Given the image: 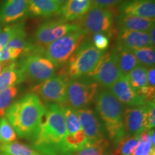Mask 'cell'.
<instances>
[{"mask_svg":"<svg viewBox=\"0 0 155 155\" xmlns=\"http://www.w3.org/2000/svg\"><path fill=\"white\" fill-rule=\"evenodd\" d=\"M25 78L32 83H40L53 77L58 68L42 54L25 56L19 62Z\"/></svg>","mask_w":155,"mask_h":155,"instance_id":"8","label":"cell"},{"mask_svg":"<svg viewBox=\"0 0 155 155\" xmlns=\"http://www.w3.org/2000/svg\"><path fill=\"white\" fill-rule=\"evenodd\" d=\"M147 84L152 88H155V68L150 67L147 70Z\"/></svg>","mask_w":155,"mask_h":155,"instance_id":"36","label":"cell"},{"mask_svg":"<svg viewBox=\"0 0 155 155\" xmlns=\"http://www.w3.org/2000/svg\"><path fill=\"white\" fill-rule=\"evenodd\" d=\"M91 5V0H68L61 7V15L66 22L77 20L86 14Z\"/></svg>","mask_w":155,"mask_h":155,"instance_id":"22","label":"cell"},{"mask_svg":"<svg viewBox=\"0 0 155 155\" xmlns=\"http://www.w3.org/2000/svg\"><path fill=\"white\" fill-rule=\"evenodd\" d=\"M25 30V23L16 22L9 25L0 30V51L8 44L13 38Z\"/></svg>","mask_w":155,"mask_h":155,"instance_id":"28","label":"cell"},{"mask_svg":"<svg viewBox=\"0 0 155 155\" xmlns=\"http://www.w3.org/2000/svg\"><path fill=\"white\" fill-rule=\"evenodd\" d=\"M61 7L55 0H28V15L35 17H50L61 15Z\"/></svg>","mask_w":155,"mask_h":155,"instance_id":"19","label":"cell"},{"mask_svg":"<svg viewBox=\"0 0 155 155\" xmlns=\"http://www.w3.org/2000/svg\"><path fill=\"white\" fill-rule=\"evenodd\" d=\"M93 5L98 7L111 8L123 2L124 0H91Z\"/></svg>","mask_w":155,"mask_h":155,"instance_id":"35","label":"cell"},{"mask_svg":"<svg viewBox=\"0 0 155 155\" xmlns=\"http://www.w3.org/2000/svg\"><path fill=\"white\" fill-rule=\"evenodd\" d=\"M113 50L115 53L116 61L121 75H128L134 68L140 64L131 50L119 45H117Z\"/></svg>","mask_w":155,"mask_h":155,"instance_id":"23","label":"cell"},{"mask_svg":"<svg viewBox=\"0 0 155 155\" xmlns=\"http://www.w3.org/2000/svg\"><path fill=\"white\" fill-rule=\"evenodd\" d=\"M17 135L9 122L4 116L0 119V141L1 142L9 143L15 141Z\"/></svg>","mask_w":155,"mask_h":155,"instance_id":"32","label":"cell"},{"mask_svg":"<svg viewBox=\"0 0 155 155\" xmlns=\"http://www.w3.org/2000/svg\"><path fill=\"white\" fill-rule=\"evenodd\" d=\"M139 142V137L126 134L116 145L111 153L114 155H132Z\"/></svg>","mask_w":155,"mask_h":155,"instance_id":"27","label":"cell"},{"mask_svg":"<svg viewBox=\"0 0 155 155\" xmlns=\"http://www.w3.org/2000/svg\"><path fill=\"white\" fill-rule=\"evenodd\" d=\"M114 14L110 8L91 5L88 11L77 19L75 25L85 35L104 33L111 38L117 30L114 29Z\"/></svg>","mask_w":155,"mask_h":155,"instance_id":"5","label":"cell"},{"mask_svg":"<svg viewBox=\"0 0 155 155\" xmlns=\"http://www.w3.org/2000/svg\"><path fill=\"white\" fill-rule=\"evenodd\" d=\"M25 80L18 61L11 62L3 68L0 74V92L9 87L17 86Z\"/></svg>","mask_w":155,"mask_h":155,"instance_id":"20","label":"cell"},{"mask_svg":"<svg viewBox=\"0 0 155 155\" xmlns=\"http://www.w3.org/2000/svg\"><path fill=\"white\" fill-rule=\"evenodd\" d=\"M108 155H114V154H113L112 153H111V154H108Z\"/></svg>","mask_w":155,"mask_h":155,"instance_id":"43","label":"cell"},{"mask_svg":"<svg viewBox=\"0 0 155 155\" xmlns=\"http://www.w3.org/2000/svg\"><path fill=\"white\" fill-rule=\"evenodd\" d=\"M69 155H70V154H69Z\"/></svg>","mask_w":155,"mask_h":155,"instance_id":"45","label":"cell"},{"mask_svg":"<svg viewBox=\"0 0 155 155\" xmlns=\"http://www.w3.org/2000/svg\"><path fill=\"white\" fill-rule=\"evenodd\" d=\"M1 23H2V18H1V13H0V30H1Z\"/></svg>","mask_w":155,"mask_h":155,"instance_id":"41","label":"cell"},{"mask_svg":"<svg viewBox=\"0 0 155 155\" xmlns=\"http://www.w3.org/2000/svg\"><path fill=\"white\" fill-rule=\"evenodd\" d=\"M109 91L121 104H124L128 107L141 106L146 104L144 98L131 86L127 75H122L109 88Z\"/></svg>","mask_w":155,"mask_h":155,"instance_id":"14","label":"cell"},{"mask_svg":"<svg viewBox=\"0 0 155 155\" xmlns=\"http://www.w3.org/2000/svg\"><path fill=\"white\" fill-rule=\"evenodd\" d=\"M117 45L129 50L137 49L150 45L149 33L147 32L119 29L116 32Z\"/></svg>","mask_w":155,"mask_h":155,"instance_id":"18","label":"cell"},{"mask_svg":"<svg viewBox=\"0 0 155 155\" xmlns=\"http://www.w3.org/2000/svg\"><path fill=\"white\" fill-rule=\"evenodd\" d=\"M46 112V105L31 92L25 94L9 106L5 118L19 137L34 140Z\"/></svg>","mask_w":155,"mask_h":155,"instance_id":"1","label":"cell"},{"mask_svg":"<svg viewBox=\"0 0 155 155\" xmlns=\"http://www.w3.org/2000/svg\"><path fill=\"white\" fill-rule=\"evenodd\" d=\"M100 86L88 76L70 80L66 91V104L75 110L88 108L100 91Z\"/></svg>","mask_w":155,"mask_h":155,"instance_id":"6","label":"cell"},{"mask_svg":"<svg viewBox=\"0 0 155 155\" xmlns=\"http://www.w3.org/2000/svg\"><path fill=\"white\" fill-rule=\"evenodd\" d=\"M151 132L152 129L145 130L138 136V144L132 155H150L152 150H155L154 147L152 146Z\"/></svg>","mask_w":155,"mask_h":155,"instance_id":"30","label":"cell"},{"mask_svg":"<svg viewBox=\"0 0 155 155\" xmlns=\"http://www.w3.org/2000/svg\"><path fill=\"white\" fill-rule=\"evenodd\" d=\"M109 147L110 141L108 138L105 137L88 144L81 150L71 153L70 155H108V150Z\"/></svg>","mask_w":155,"mask_h":155,"instance_id":"24","label":"cell"},{"mask_svg":"<svg viewBox=\"0 0 155 155\" xmlns=\"http://www.w3.org/2000/svg\"><path fill=\"white\" fill-rule=\"evenodd\" d=\"M5 67V66H3L2 65H0V74H1V73H2V70H3V68Z\"/></svg>","mask_w":155,"mask_h":155,"instance_id":"39","label":"cell"},{"mask_svg":"<svg viewBox=\"0 0 155 155\" xmlns=\"http://www.w3.org/2000/svg\"><path fill=\"white\" fill-rule=\"evenodd\" d=\"M117 23L119 29L148 32L154 27L155 21L154 19L119 14L117 17Z\"/></svg>","mask_w":155,"mask_h":155,"instance_id":"21","label":"cell"},{"mask_svg":"<svg viewBox=\"0 0 155 155\" xmlns=\"http://www.w3.org/2000/svg\"><path fill=\"white\" fill-rule=\"evenodd\" d=\"M28 0H3L0 13L2 22L11 24L21 20L28 15Z\"/></svg>","mask_w":155,"mask_h":155,"instance_id":"16","label":"cell"},{"mask_svg":"<svg viewBox=\"0 0 155 155\" xmlns=\"http://www.w3.org/2000/svg\"><path fill=\"white\" fill-rule=\"evenodd\" d=\"M68 1V0H55L56 2H57L58 5H59L61 7H63V6L65 5V4Z\"/></svg>","mask_w":155,"mask_h":155,"instance_id":"38","label":"cell"},{"mask_svg":"<svg viewBox=\"0 0 155 155\" xmlns=\"http://www.w3.org/2000/svg\"><path fill=\"white\" fill-rule=\"evenodd\" d=\"M69 79L63 74L50 78L48 80L36 84L32 92L40 99L48 104H66V91Z\"/></svg>","mask_w":155,"mask_h":155,"instance_id":"9","label":"cell"},{"mask_svg":"<svg viewBox=\"0 0 155 155\" xmlns=\"http://www.w3.org/2000/svg\"><path fill=\"white\" fill-rule=\"evenodd\" d=\"M2 144V142H1V141H0V146H1V144Z\"/></svg>","mask_w":155,"mask_h":155,"instance_id":"44","label":"cell"},{"mask_svg":"<svg viewBox=\"0 0 155 155\" xmlns=\"http://www.w3.org/2000/svg\"><path fill=\"white\" fill-rule=\"evenodd\" d=\"M91 42L95 48L105 52L109 46L110 38L104 33H95L93 34Z\"/></svg>","mask_w":155,"mask_h":155,"instance_id":"33","label":"cell"},{"mask_svg":"<svg viewBox=\"0 0 155 155\" xmlns=\"http://www.w3.org/2000/svg\"><path fill=\"white\" fill-rule=\"evenodd\" d=\"M105 52L94 47L92 42L85 38L80 47L63 67L61 74L70 80L86 76L95 68Z\"/></svg>","mask_w":155,"mask_h":155,"instance_id":"4","label":"cell"},{"mask_svg":"<svg viewBox=\"0 0 155 155\" xmlns=\"http://www.w3.org/2000/svg\"><path fill=\"white\" fill-rule=\"evenodd\" d=\"M80 30L75 23H69L61 19L46 21L37 29L34 35L33 43L45 50L48 45L61 38L70 32Z\"/></svg>","mask_w":155,"mask_h":155,"instance_id":"10","label":"cell"},{"mask_svg":"<svg viewBox=\"0 0 155 155\" xmlns=\"http://www.w3.org/2000/svg\"><path fill=\"white\" fill-rule=\"evenodd\" d=\"M0 155H9V154H6V153H4V152H0Z\"/></svg>","mask_w":155,"mask_h":155,"instance_id":"42","label":"cell"},{"mask_svg":"<svg viewBox=\"0 0 155 155\" xmlns=\"http://www.w3.org/2000/svg\"><path fill=\"white\" fill-rule=\"evenodd\" d=\"M76 111L88 144L106 137L104 124L96 111L89 108H82Z\"/></svg>","mask_w":155,"mask_h":155,"instance_id":"13","label":"cell"},{"mask_svg":"<svg viewBox=\"0 0 155 155\" xmlns=\"http://www.w3.org/2000/svg\"><path fill=\"white\" fill-rule=\"evenodd\" d=\"M114 50L104 53L95 68L87 76L105 88H110L121 76Z\"/></svg>","mask_w":155,"mask_h":155,"instance_id":"12","label":"cell"},{"mask_svg":"<svg viewBox=\"0 0 155 155\" xmlns=\"http://www.w3.org/2000/svg\"><path fill=\"white\" fill-rule=\"evenodd\" d=\"M154 32H155V28H153L149 31V36H150V45L152 48H154L155 46V40H154Z\"/></svg>","mask_w":155,"mask_h":155,"instance_id":"37","label":"cell"},{"mask_svg":"<svg viewBox=\"0 0 155 155\" xmlns=\"http://www.w3.org/2000/svg\"><path fill=\"white\" fill-rule=\"evenodd\" d=\"M19 91L18 86H14L0 92V119L5 116L6 111L18 95Z\"/></svg>","mask_w":155,"mask_h":155,"instance_id":"31","label":"cell"},{"mask_svg":"<svg viewBox=\"0 0 155 155\" xmlns=\"http://www.w3.org/2000/svg\"><path fill=\"white\" fill-rule=\"evenodd\" d=\"M147 129H154L155 126V106L154 101L147 102Z\"/></svg>","mask_w":155,"mask_h":155,"instance_id":"34","label":"cell"},{"mask_svg":"<svg viewBox=\"0 0 155 155\" xmlns=\"http://www.w3.org/2000/svg\"><path fill=\"white\" fill-rule=\"evenodd\" d=\"M65 119L61 105L46 104V112L35 138L33 148L44 155H68L65 147Z\"/></svg>","mask_w":155,"mask_h":155,"instance_id":"2","label":"cell"},{"mask_svg":"<svg viewBox=\"0 0 155 155\" xmlns=\"http://www.w3.org/2000/svg\"><path fill=\"white\" fill-rule=\"evenodd\" d=\"M119 14L154 19L155 0H127L120 5Z\"/></svg>","mask_w":155,"mask_h":155,"instance_id":"17","label":"cell"},{"mask_svg":"<svg viewBox=\"0 0 155 155\" xmlns=\"http://www.w3.org/2000/svg\"><path fill=\"white\" fill-rule=\"evenodd\" d=\"M131 52L137 58L141 65L145 67L154 66L155 63V50L154 48L152 46L137 48V49L131 50Z\"/></svg>","mask_w":155,"mask_h":155,"instance_id":"29","label":"cell"},{"mask_svg":"<svg viewBox=\"0 0 155 155\" xmlns=\"http://www.w3.org/2000/svg\"><path fill=\"white\" fill-rule=\"evenodd\" d=\"M150 155H155V150H152V152L150 153Z\"/></svg>","mask_w":155,"mask_h":155,"instance_id":"40","label":"cell"},{"mask_svg":"<svg viewBox=\"0 0 155 155\" xmlns=\"http://www.w3.org/2000/svg\"><path fill=\"white\" fill-rule=\"evenodd\" d=\"M147 104L128 107L124 111V124L127 134L139 136L147 129Z\"/></svg>","mask_w":155,"mask_h":155,"instance_id":"15","label":"cell"},{"mask_svg":"<svg viewBox=\"0 0 155 155\" xmlns=\"http://www.w3.org/2000/svg\"><path fill=\"white\" fill-rule=\"evenodd\" d=\"M127 75L131 86L137 93L148 85L147 84V67L141 64L137 65Z\"/></svg>","mask_w":155,"mask_h":155,"instance_id":"26","label":"cell"},{"mask_svg":"<svg viewBox=\"0 0 155 155\" xmlns=\"http://www.w3.org/2000/svg\"><path fill=\"white\" fill-rule=\"evenodd\" d=\"M86 36L81 30L70 32L48 45L45 48L44 56L57 68L63 67L80 47Z\"/></svg>","mask_w":155,"mask_h":155,"instance_id":"7","label":"cell"},{"mask_svg":"<svg viewBox=\"0 0 155 155\" xmlns=\"http://www.w3.org/2000/svg\"><path fill=\"white\" fill-rule=\"evenodd\" d=\"M95 102L96 113L104 124L108 140L116 144L127 134L122 104L106 88L98 92Z\"/></svg>","mask_w":155,"mask_h":155,"instance_id":"3","label":"cell"},{"mask_svg":"<svg viewBox=\"0 0 155 155\" xmlns=\"http://www.w3.org/2000/svg\"><path fill=\"white\" fill-rule=\"evenodd\" d=\"M65 129V147L68 155L71 153L81 150L88 144V140L81 127L76 110L63 104Z\"/></svg>","mask_w":155,"mask_h":155,"instance_id":"11","label":"cell"},{"mask_svg":"<svg viewBox=\"0 0 155 155\" xmlns=\"http://www.w3.org/2000/svg\"><path fill=\"white\" fill-rule=\"evenodd\" d=\"M0 152L9 155H44L33 147L17 141L2 144Z\"/></svg>","mask_w":155,"mask_h":155,"instance_id":"25","label":"cell"}]
</instances>
